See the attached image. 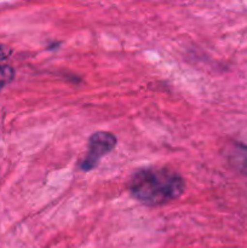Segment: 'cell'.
<instances>
[{"label":"cell","instance_id":"1","mask_svg":"<svg viewBox=\"0 0 247 248\" xmlns=\"http://www.w3.org/2000/svg\"><path fill=\"white\" fill-rule=\"evenodd\" d=\"M128 189L133 198L143 205H165L183 194V177L165 167H148L136 172Z\"/></svg>","mask_w":247,"mask_h":248},{"label":"cell","instance_id":"2","mask_svg":"<svg viewBox=\"0 0 247 248\" xmlns=\"http://www.w3.org/2000/svg\"><path fill=\"white\" fill-rule=\"evenodd\" d=\"M116 145V137L110 132H96L90 137L89 148L84 160L80 162L82 171H91L98 165L104 155L109 154Z\"/></svg>","mask_w":247,"mask_h":248},{"label":"cell","instance_id":"3","mask_svg":"<svg viewBox=\"0 0 247 248\" xmlns=\"http://www.w3.org/2000/svg\"><path fill=\"white\" fill-rule=\"evenodd\" d=\"M230 161L234 164L240 171L247 173V147L236 145L229 154Z\"/></svg>","mask_w":247,"mask_h":248},{"label":"cell","instance_id":"4","mask_svg":"<svg viewBox=\"0 0 247 248\" xmlns=\"http://www.w3.org/2000/svg\"><path fill=\"white\" fill-rule=\"evenodd\" d=\"M15 77V72L9 65H0V90L6 86Z\"/></svg>","mask_w":247,"mask_h":248},{"label":"cell","instance_id":"5","mask_svg":"<svg viewBox=\"0 0 247 248\" xmlns=\"http://www.w3.org/2000/svg\"><path fill=\"white\" fill-rule=\"evenodd\" d=\"M11 53H12L11 48L7 47V46H5V45H0V62L7 60Z\"/></svg>","mask_w":247,"mask_h":248}]
</instances>
